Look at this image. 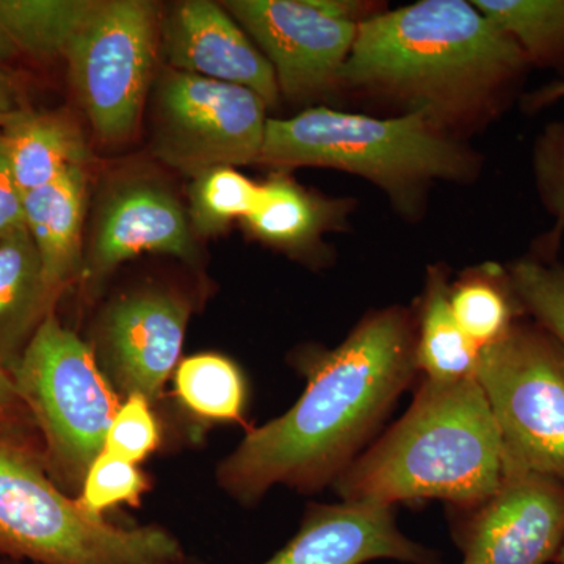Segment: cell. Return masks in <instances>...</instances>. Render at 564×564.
Listing matches in <instances>:
<instances>
[{"label":"cell","instance_id":"obj_25","mask_svg":"<svg viewBox=\"0 0 564 564\" xmlns=\"http://www.w3.org/2000/svg\"><path fill=\"white\" fill-rule=\"evenodd\" d=\"M261 185L254 184L232 166L209 170L193 177L187 215L193 232L215 236L237 218H245L256 207Z\"/></svg>","mask_w":564,"mask_h":564},{"label":"cell","instance_id":"obj_19","mask_svg":"<svg viewBox=\"0 0 564 564\" xmlns=\"http://www.w3.org/2000/svg\"><path fill=\"white\" fill-rule=\"evenodd\" d=\"M415 366L423 380L456 383L477 373L480 348L463 332L451 306L443 272L430 273L415 325Z\"/></svg>","mask_w":564,"mask_h":564},{"label":"cell","instance_id":"obj_18","mask_svg":"<svg viewBox=\"0 0 564 564\" xmlns=\"http://www.w3.org/2000/svg\"><path fill=\"white\" fill-rule=\"evenodd\" d=\"M22 193L57 180L66 170L88 169L93 154L79 122L68 111L22 107L0 126Z\"/></svg>","mask_w":564,"mask_h":564},{"label":"cell","instance_id":"obj_15","mask_svg":"<svg viewBox=\"0 0 564 564\" xmlns=\"http://www.w3.org/2000/svg\"><path fill=\"white\" fill-rule=\"evenodd\" d=\"M392 508L344 500L315 505L291 543L263 564H441L436 552L400 532Z\"/></svg>","mask_w":564,"mask_h":564},{"label":"cell","instance_id":"obj_3","mask_svg":"<svg viewBox=\"0 0 564 564\" xmlns=\"http://www.w3.org/2000/svg\"><path fill=\"white\" fill-rule=\"evenodd\" d=\"M507 473L505 448L477 378L422 380L411 406L334 484L344 502L393 507L437 499L469 511Z\"/></svg>","mask_w":564,"mask_h":564},{"label":"cell","instance_id":"obj_2","mask_svg":"<svg viewBox=\"0 0 564 564\" xmlns=\"http://www.w3.org/2000/svg\"><path fill=\"white\" fill-rule=\"evenodd\" d=\"M529 69L524 51L474 2L422 0L362 21L339 82L411 102L440 124L499 110Z\"/></svg>","mask_w":564,"mask_h":564},{"label":"cell","instance_id":"obj_35","mask_svg":"<svg viewBox=\"0 0 564 564\" xmlns=\"http://www.w3.org/2000/svg\"><path fill=\"white\" fill-rule=\"evenodd\" d=\"M17 564H25V563H17ZM33 564V563H32Z\"/></svg>","mask_w":564,"mask_h":564},{"label":"cell","instance_id":"obj_7","mask_svg":"<svg viewBox=\"0 0 564 564\" xmlns=\"http://www.w3.org/2000/svg\"><path fill=\"white\" fill-rule=\"evenodd\" d=\"M478 383L499 429L507 466L564 485V347L530 317L481 348Z\"/></svg>","mask_w":564,"mask_h":564},{"label":"cell","instance_id":"obj_29","mask_svg":"<svg viewBox=\"0 0 564 564\" xmlns=\"http://www.w3.org/2000/svg\"><path fill=\"white\" fill-rule=\"evenodd\" d=\"M161 440V426L151 410V403L144 397L131 395L118 408L104 451L117 458L139 464L158 451Z\"/></svg>","mask_w":564,"mask_h":564},{"label":"cell","instance_id":"obj_33","mask_svg":"<svg viewBox=\"0 0 564 564\" xmlns=\"http://www.w3.org/2000/svg\"><path fill=\"white\" fill-rule=\"evenodd\" d=\"M20 51L14 46L13 41L7 35L6 31L0 28V62L11 61V58L18 57Z\"/></svg>","mask_w":564,"mask_h":564},{"label":"cell","instance_id":"obj_23","mask_svg":"<svg viewBox=\"0 0 564 564\" xmlns=\"http://www.w3.org/2000/svg\"><path fill=\"white\" fill-rule=\"evenodd\" d=\"M95 0H0V28L20 54L36 61L65 57Z\"/></svg>","mask_w":564,"mask_h":564},{"label":"cell","instance_id":"obj_32","mask_svg":"<svg viewBox=\"0 0 564 564\" xmlns=\"http://www.w3.org/2000/svg\"><path fill=\"white\" fill-rule=\"evenodd\" d=\"M20 84L13 74L0 66V126L14 111L22 109Z\"/></svg>","mask_w":564,"mask_h":564},{"label":"cell","instance_id":"obj_22","mask_svg":"<svg viewBox=\"0 0 564 564\" xmlns=\"http://www.w3.org/2000/svg\"><path fill=\"white\" fill-rule=\"evenodd\" d=\"M177 400L196 421L242 423L247 381L236 362L217 352H202L177 364L174 373Z\"/></svg>","mask_w":564,"mask_h":564},{"label":"cell","instance_id":"obj_31","mask_svg":"<svg viewBox=\"0 0 564 564\" xmlns=\"http://www.w3.org/2000/svg\"><path fill=\"white\" fill-rule=\"evenodd\" d=\"M33 422L28 406L22 402L13 378L0 370V430L14 433Z\"/></svg>","mask_w":564,"mask_h":564},{"label":"cell","instance_id":"obj_5","mask_svg":"<svg viewBox=\"0 0 564 564\" xmlns=\"http://www.w3.org/2000/svg\"><path fill=\"white\" fill-rule=\"evenodd\" d=\"M0 554L33 564H185L161 527L110 524L55 485L43 456L0 430Z\"/></svg>","mask_w":564,"mask_h":564},{"label":"cell","instance_id":"obj_10","mask_svg":"<svg viewBox=\"0 0 564 564\" xmlns=\"http://www.w3.org/2000/svg\"><path fill=\"white\" fill-rule=\"evenodd\" d=\"M192 304L173 289H139L104 307L93 355L118 395L161 399L166 381L180 364Z\"/></svg>","mask_w":564,"mask_h":564},{"label":"cell","instance_id":"obj_17","mask_svg":"<svg viewBox=\"0 0 564 564\" xmlns=\"http://www.w3.org/2000/svg\"><path fill=\"white\" fill-rule=\"evenodd\" d=\"M58 299L28 229L0 240V370L13 377Z\"/></svg>","mask_w":564,"mask_h":564},{"label":"cell","instance_id":"obj_11","mask_svg":"<svg viewBox=\"0 0 564 564\" xmlns=\"http://www.w3.org/2000/svg\"><path fill=\"white\" fill-rule=\"evenodd\" d=\"M223 7L258 43L284 95L304 99L339 84L356 22L326 13L314 0H229Z\"/></svg>","mask_w":564,"mask_h":564},{"label":"cell","instance_id":"obj_30","mask_svg":"<svg viewBox=\"0 0 564 564\" xmlns=\"http://www.w3.org/2000/svg\"><path fill=\"white\" fill-rule=\"evenodd\" d=\"M28 229L24 215V193L14 176L9 148L0 133V240Z\"/></svg>","mask_w":564,"mask_h":564},{"label":"cell","instance_id":"obj_8","mask_svg":"<svg viewBox=\"0 0 564 564\" xmlns=\"http://www.w3.org/2000/svg\"><path fill=\"white\" fill-rule=\"evenodd\" d=\"M161 7L95 0L65 52L69 82L95 135L106 144L135 135L161 54Z\"/></svg>","mask_w":564,"mask_h":564},{"label":"cell","instance_id":"obj_16","mask_svg":"<svg viewBox=\"0 0 564 564\" xmlns=\"http://www.w3.org/2000/svg\"><path fill=\"white\" fill-rule=\"evenodd\" d=\"M87 195L88 173L80 166L24 193L25 226L40 252L47 285L57 299L84 269Z\"/></svg>","mask_w":564,"mask_h":564},{"label":"cell","instance_id":"obj_6","mask_svg":"<svg viewBox=\"0 0 564 564\" xmlns=\"http://www.w3.org/2000/svg\"><path fill=\"white\" fill-rule=\"evenodd\" d=\"M11 378L43 433V458L52 480L79 494L93 462L106 448L121 404L90 345L52 313Z\"/></svg>","mask_w":564,"mask_h":564},{"label":"cell","instance_id":"obj_12","mask_svg":"<svg viewBox=\"0 0 564 564\" xmlns=\"http://www.w3.org/2000/svg\"><path fill=\"white\" fill-rule=\"evenodd\" d=\"M462 564H547L564 545V485L507 466L499 489L477 508L459 511Z\"/></svg>","mask_w":564,"mask_h":564},{"label":"cell","instance_id":"obj_1","mask_svg":"<svg viewBox=\"0 0 564 564\" xmlns=\"http://www.w3.org/2000/svg\"><path fill=\"white\" fill-rule=\"evenodd\" d=\"M414 345L411 315L389 307L367 315L339 347L304 355L303 395L281 417L251 430L220 464L221 488L251 505L273 486L314 492L336 484L413 384Z\"/></svg>","mask_w":564,"mask_h":564},{"label":"cell","instance_id":"obj_28","mask_svg":"<svg viewBox=\"0 0 564 564\" xmlns=\"http://www.w3.org/2000/svg\"><path fill=\"white\" fill-rule=\"evenodd\" d=\"M147 489V475L141 473L137 464L104 451L88 469L77 502L88 513L102 516L104 511L118 505L139 503L141 494Z\"/></svg>","mask_w":564,"mask_h":564},{"label":"cell","instance_id":"obj_34","mask_svg":"<svg viewBox=\"0 0 564 564\" xmlns=\"http://www.w3.org/2000/svg\"><path fill=\"white\" fill-rule=\"evenodd\" d=\"M556 562H558L560 564H564V545L562 552H560L558 558H556Z\"/></svg>","mask_w":564,"mask_h":564},{"label":"cell","instance_id":"obj_27","mask_svg":"<svg viewBox=\"0 0 564 564\" xmlns=\"http://www.w3.org/2000/svg\"><path fill=\"white\" fill-rule=\"evenodd\" d=\"M508 274L527 317L564 347V263L555 258L527 256L518 259Z\"/></svg>","mask_w":564,"mask_h":564},{"label":"cell","instance_id":"obj_21","mask_svg":"<svg viewBox=\"0 0 564 564\" xmlns=\"http://www.w3.org/2000/svg\"><path fill=\"white\" fill-rule=\"evenodd\" d=\"M451 306L463 332L480 350L527 317L508 270L494 263L464 274L452 285Z\"/></svg>","mask_w":564,"mask_h":564},{"label":"cell","instance_id":"obj_26","mask_svg":"<svg viewBox=\"0 0 564 564\" xmlns=\"http://www.w3.org/2000/svg\"><path fill=\"white\" fill-rule=\"evenodd\" d=\"M564 99V80L552 82L527 96V110H543ZM534 173L545 209L554 218V228L545 237L541 258L552 259L564 237V124L552 126L538 141Z\"/></svg>","mask_w":564,"mask_h":564},{"label":"cell","instance_id":"obj_9","mask_svg":"<svg viewBox=\"0 0 564 564\" xmlns=\"http://www.w3.org/2000/svg\"><path fill=\"white\" fill-rule=\"evenodd\" d=\"M265 109L247 88L166 66L152 91V150L165 165L191 177L259 162Z\"/></svg>","mask_w":564,"mask_h":564},{"label":"cell","instance_id":"obj_13","mask_svg":"<svg viewBox=\"0 0 564 564\" xmlns=\"http://www.w3.org/2000/svg\"><path fill=\"white\" fill-rule=\"evenodd\" d=\"M141 252H165L185 262L198 259L187 210L161 182H118L96 210L80 280L99 284L120 263Z\"/></svg>","mask_w":564,"mask_h":564},{"label":"cell","instance_id":"obj_24","mask_svg":"<svg viewBox=\"0 0 564 564\" xmlns=\"http://www.w3.org/2000/svg\"><path fill=\"white\" fill-rule=\"evenodd\" d=\"M524 51L530 66L564 73V0H474Z\"/></svg>","mask_w":564,"mask_h":564},{"label":"cell","instance_id":"obj_20","mask_svg":"<svg viewBox=\"0 0 564 564\" xmlns=\"http://www.w3.org/2000/svg\"><path fill=\"white\" fill-rule=\"evenodd\" d=\"M328 218L321 199L304 192L291 177L276 173L261 185L258 203L243 223L263 242L302 250L317 239Z\"/></svg>","mask_w":564,"mask_h":564},{"label":"cell","instance_id":"obj_4","mask_svg":"<svg viewBox=\"0 0 564 564\" xmlns=\"http://www.w3.org/2000/svg\"><path fill=\"white\" fill-rule=\"evenodd\" d=\"M259 162L278 170L322 166L358 174L399 202L436 180H459L470 159L423 111L373 118L318 107L267 121Z\"/></svg>","mask_w":564,"mask_h":564},{"label":"cell","instance_id":"obj_14","mask_svg":"<svg viewBox=\"0 0 564 564\" xmlns=\"http://www.w3.org/2000/svg\"><path fill=\"white\" fill-rule=\"evenodd\" d=\"M161 51L174 70L239 85L267 107L280 98L272 65L218 3L185 0L173 6L162 20Z\"/></svg>","mask_w":564,"mask_h":564}]
</instances>
